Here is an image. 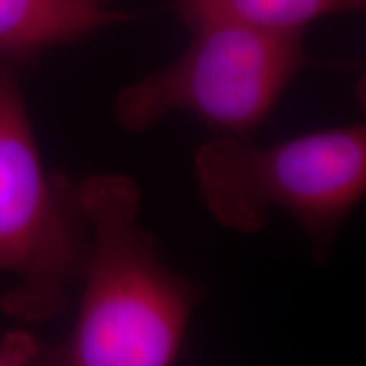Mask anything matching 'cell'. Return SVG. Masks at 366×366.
Listing matches in <instances>:
<instances>
[{"label":"cell","instance_id":"obj_1","mask_svg":"<svg viewBox=\"0 0 366 366\" xmlns=\"http://www.w3.org/2000/svg\"><path fill=\"white\" fill-rule=\"evenodd\" d=\"M92 239L79 315L49 355L68 366H167L180 355L199 288L159 259L141 227V192L122 173H97L75 187Z\"/></svg>","mask_w":366,"mask_h":366},{"label":"cell","instance_id":"obj_2","mask_svg":"<svg viewBox=\"0 0 366 366\" xmlns=\"http://www.w3.org/2000/svg\"><path fill=\"white\" fill-rule=\"evenodd\" d=\"M194 163L200 199L221 226L254 234L278 209L322 251L365 197L366 129L329 127L268 148L222 134Z\"/></svg>","mask_w":366,"mask_h":366},{"label":"cell","instance_id":"obj_3","mask_svg":"<svg viewBox=\"0 0 366 366\" xmlns=\"http://www.w3.org/2000/svg\"><path fill=\"white\" fill-rule=\"evenodd\" d=\"M84 237L75 187L44 170L17 66L0 61V272L16 280L0 309L26 322L65 312L84 269Z\"/></svg>","mask_w":366,"mask_h":366},{"label":"cell","instance_id":"obj_4","mask_svg":"<svg viewBox=\"0 0 366 366\" xmlns=\"http://www.w3.org/2000/svg\"><path fill=\"white\" fill-rule=\"evenodd\" d=\"M192 33L180 58L116 95L112 112L122 129L143 132L183 111L222 134L248 139L297 73L317 65L304 51V34L237 24H204Z\"/></svg>","mask_w":366,"mask_h":366},{"label":"cell","instance_id":"obj_5","mask_svg":"<svg viewBox=\"0 0 366 366\" xmlns=\"http://www.w3.org/2000/svg\"><path fill=\"white\" fill-rule=\"evenodd\" d=\"M131 17L105 0H0V61L17 66Z\"/></svg>","mask_w":366,"mask_h":366},{"label":"cell","instance_id":"obj_6","mask_svg":"<svg viewBox=\"0 0 366 366\" xmlns=\"http://www.w3.org/2000/svg\"><path fill=\"white\" fill-rule=\"evenodd\" d=\"M366 0H175L172 9L187 26L237 24L277 34H304L310 22L358 12Z\"/></svg>","mask_w":366,"mask_h":366},{"label":"cell","instance_id":"obj_7","mask_svg":"<svg viewBox=\"0 0 366 366\" xmlns=\"http://www.w3.org/2000/svg\"><path fill=\"white\" fill-rule=\"evenodd\" d=\"M41 356V345L31 334L17 331L0 336V366L31 365Z\"/></svg>","mask_w":366,"mask_h":366}]
</instances>
